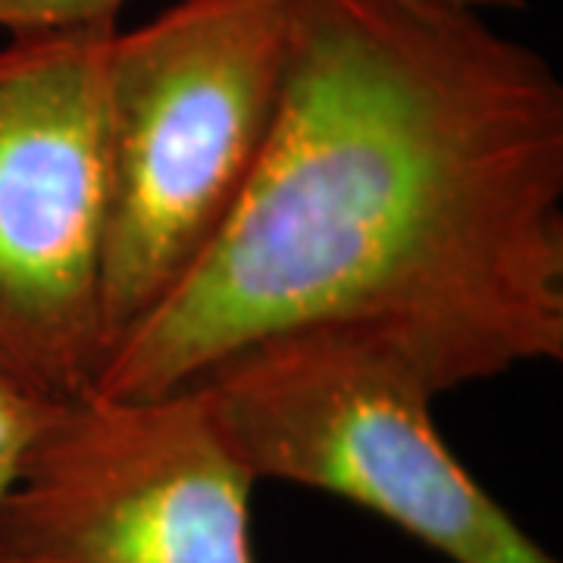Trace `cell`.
Here are the masks:
<instances>
[{"label": "cell", "instance_id": "cell-1", "mask_svg": "<svg viewBox=\"0 0 563 563\" xmlns=\"http://www.w3.org/2000/svg\"><path fill=\"white\" fill-rule=\"evenodd\" d=\"M295 332L385 344L435 398L563 361V85L483 10L285 0L242 201L88 395L179 391Z\"/></svg>", "mask_w": 563, "mask_h": 563}, {"label": "cell", "instance_id": "cell-2", "mask_svg": "<svg viewBox=\"0 0 563 563\" xmlns=\"http://www.w3.org/2000/svg\"><path fill=\"white\" fill-rule=\"evenodd\" d=\"M285 0H179L107 51L103 357L217 242L279 103Z\"/></svg>", "mask_w": 563, "mask_h": 563}, {"label": "cell", "instance_id": "cell-3", "mask_svg": "<svg viewBox=\"0 0 563 563\" xmlns=\"http://www.w3.org/2000/svg\"><path fill=\"white\" fill-rule=\"evenodd\" d=\"M254 479L361 504L451 563H561L476 483L432 422V388L351 332L251 344L201 383Z\"/></svg>", "mask_w": 563, "mask_h": 563}, {"label": "cell", "instance_id": "cell-4", "mask_svg": "<svg viewBox=\"0 0 563 563\" xmlns=\"http://www.w3.org/2000/svg\"><path fill=\"white\" fill-rule=\"evenodd\" d=\"M117 29L0 47V369L51 401L103 363L107 51Z\"/></svg>", "mask_w": 563, "mask_h": 563}, {"label": "cell", "instance_id": "cell-5", "mask_svg": "<svg viewBox=\"0 0 563 563\" xmlns=\"http://www.w3.org/2000/svg\"><path fill=\"white\" fill-rule=\"evenodd\" d=\"M254 485L201 385L81 395L22 454L0 563H257Z\"/></svg>", "mask_w": 563, "mask_h": 563}, {"label": "cell", "instance_id": "cell-6", "mask_svg": "<svg viewBox=\"0 0 563 563\" xmlns=\"http://www.w3.org/2000/svg\"><path fill=\"white\" fill-rule=\"evenodd\" d=\"M129 0H0V29L13 35L117 29Z\"/></svg>", "mask_w": 563, "mask_h": 563}, {"label": "cell", "instance_id": "cell-7", "mask_svg": "<svg viewBox=\"0 0 563 563\" xmlns=\"http://www.w3.org/2000/svg\"><path fill=\"white\" fill-rule=\"evenodd\" d=\"M57 404L60 401L44 398L0 369V501L20 473L22 454L29 451L41 426L51 420Z\"/></svg>", "mask_w": 563, "mask_h": 563}, {"label": "cell", "instance_id": "cell-8", "mask_svg": "<svg viewBox=\"0 0 563 563\" xmlns=\"http://www.w3.org/2000/svg\"><path fill=\"white\" fill-rule=\"evenodd\" d=\"M444 3H463L476 10H520L523 7V0H444Z\"/></svg>", "mask_w": 563, "mask_h": 563}]
</instances>
